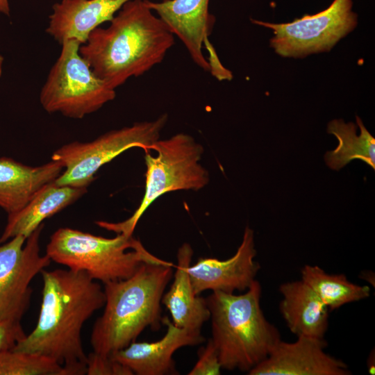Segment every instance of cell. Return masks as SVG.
Masks as SVG:
<instances>
[{
    "label": "cell",
    "instance_id": "d6986e66",
    "mask_svg": "<svg viewBox=\"0 0 375 375\" xmlns=\"http://www.w3.org/2000/svg\"><path fill=\"white\" fill-rule=\"evenodd\" d=\"M87 192L85 188L46 185L19 212L8 215L0 244L21 235L27 238L44 220L71 205Z\"/></svg>",
    "mask_w": 375,
    "mask_h": 375
},
{
    "label": "cell",
    "instance_id": "2e32d148",
    "mask_svg": "<svg viewBox=\"0 0 375 375\" xmlns=\"http://www.w3.org/2000/svg\"><path fill=\"white\" fill-rule=\"evenodd\" d=\"M63 166L51 160L40 166H29L14 159L0 158V208L8 215L22 210L46 185L54 181Z\"/></svg>",
    "mask_w": 375,
    "mask_h": 375
},
{
    "label": "cell",
    "instance_id": "484cf974",
    "mask_svg": "<svg viewBox=\"0 0 375 375\" xmlns=\"http://www.w3.org/2000/svg\"><path fill=\"white\" fill-rule=\"evenodd\" d=\"M0 13L10 15V6L8 0H0Z\"/></svg>",
    "mask_w": 375,
    "mask_h": 375
},
{
    "label": "cell",
    "instance_id": "3957f363",
    "mask_svg": "<svg viewBox=\"0 0 375 375\" xmlns=\"http://www.w3.org/2000/svg\"><path fill=\"white\" fill-rule=\"evenodd\" d=\"M173 267L169 261L144 262L129 278L104 284V310L90 335L94 352L110 356L135 342L147 327L160 328L161 299Z\"/></svg>",
    "mask_w": 375,
    "mask_h": 375
},
{
    "label": "cell",
    "instance_id": "ffe728a7",
    "mask_svg": "<svg viewBox=\"0 0 375 375\" xmlns=\"http://www.w3.org/2000/svg\"><path fill=\"white\" fill-rule=\"evenodd\" d=\"M356 122L360 128L359 135L356 133V126L352 122L333 119L328 123V133L338 140L335 149L326 152L324 156L330 168L339 170L351 160L359 159L375 169V139L358 116Z\"/></svg>",
    "mask_w": 375,
    "mask_h": 375
},
{
    "label": "cell",
    "instance_id": "6da1fadb",
    "mask_svg": "<svg viewBox=\"0 0 375 375\" xmlns=\"http://www.w3.org/2000/svg\"><path fill=\"white\" fill-rule=\"evenodd\" d=\"M41 274L42 298L37 324L12 350L49 357L69 375L85 374L88 356L81 331L85 322L104 306V290L83 272L57 269H43Z\"/></svg>",
    "mask_w": 375,
    "mask_h": 375
},
{
    "label": "cell",
    "instance_id": "e0dca14e",
    "mask_svg": "<svg viewBox=\"0 0 375 375\" xmlns=\"http://www.w3.org/2000/svg\"><path fill=\"white\" fill-rule=\"evenodd\" d=\"M280 312L290 331L298 336L324 339L328 326V309L301 279L282 283Z\"/></svg>",
    "mask_w": 375,
    "mask_h": 375
},
{
    "label": "cell",
    "instance_id": "7a4b0ae2",
    "mask_svg": "<svg viewBox=\"0 0 375 375\" xmlns=\"http://www.w3.org/2000/svg\"><path fill=\"white\" fill-rule=\"evenodd\" d=\"M109 22L90 33L79 53L115 90L160 64L174 44V35L145 0H128Z\"/></svg>",
    "mask_w": 375,
    "mask_h": 375
},
{
    "label": "cell",
    "instance_id": "cb8c5ba5",
    "mask_svg": "<svg viewBox=\"0 0 375 375\" xmlns=\"http://www.w3.org/2000/svg\"><path fill=\"white\" fill-rule=\"evenodd\" d=\"M222 369L217 350L210 338L198 351V360L188 375H219Z\"/></svg>",
    "mask_w": 375,
    "mask_h": 375
},
{
    "label": "cell",
    "instance_id": "5bb4252c",
    "mask_svg": "<svg viewBox=\"0 0 375 375\" xmlns=\"http://www.w3.org/2000/svg\"><path fill=\"white\" fill-rule=\"evenodd\" d=\"M167 326L165 335L153 342L131 343L110 356L128 367L137 375L178 374L174 353L181 347L195 346L205 340L201 331H192L176 326L167 316L162 318Z\"/></svg>",
    "mask_w": 375,
    "mask_h": 375
},
{
    "label": "cell",
    "instance_id": "4316f807",
    "mask_svg": "<svg viewBox=\"0 0 375 375\" xmlns=\"http://www.w3.org/2000/svg\"><path fill=\"white\" fill-rule=\"evenodd\" d=\"M374 351L373 352L372 355V351L371 354L369 355L368 359H367V367H368V371L370 374H374L375 372V365H374Z\"/></svg>",
    "mask_w": 375,
    "mask_h": 375
},
{
    "label": "cell",
    "instance_id": "8992f818",
    "mask_svg": "<svg viewBox=\"0 0 375 375\" xmlns=\"http://www.w3.org/2000/svg\"><path fill=\"white\" fill-rule=\"evenodd\" d=\"M149 150L144 151L145 190L140 206L123 222H96L101 228L132 235L140 217L158 198L176 190L198 191L208 183V172L200 162L203 147L190 135L179 133L159 139Z\"/></svg>",
    "mask_w": 375,
    "mask_h": 375
},
{
    "label": "cell",
    "instance_id": "30bf717a",
    "mask_svg": "<svg viewBox=\"0 0 375 375\" xmlns=\"http://www.w3.org/2000/svg\"><path fill=\"white\" fill-rule=\"evenodd\" d=\"M42 223L27 238L19 235L0 244V321L21 322L32 295L30 283L51 260L40 254Z\"/></svg>",
    "mask_w": 375,
    "mask_h": 375
},
{
    "label": "cell",
    "instance_id": "ac0fdd59",
    "mask_svg": "<svg viewBox=\"0 0 375 375\" xmlns=\"http://www.w3.org/2000/svg\"><path fill=\"white\" fill-rule=\"evenodd\" d=\"M193 249L188 243L178 249L177 265L169 290L163 294L161 303L169 310L172 323L177 327L201 331L210 319V313L206 299L194 292L188 274Z\"/></svg>",
    "mask_w": 375,
    "mask_h": 375
},
{
    "label": "cell",
    "instance_id": "ba28073f",
    "mask_svg": "<svg viewBox=\"0 0 375 375\" xmlns=\"http://www.w3.org/2000/svg\"><path fill=\"white\" fill-rule=\"evenodd\" d=\"M167 122V115L163 114L154 120L108 131L90 142L74 141L62 145L51 156V160L60 162L64 169L54 182L87 188L97 171L124 151L134 147L150 151Z\"/></svg>",
    "mask_w": 375,
    "mask_h": 375
},
{
    "label": "cell",
    "instance_id": "d4e9b609",
    "mask_svg": "<svg viewBox=\"0 0 375 375\" xmlns=\"http://www.w3.org/2000/svg\"><path fill=\"white\" fill-rule=\"evenodd\" d=\"M26 335L21 322L0 321V351L12 349Z\"/></svg>",
    "mask_w": 375,
    "mask_h": 375
},
{
    "label": "cell",
    "instance_id": "7c38bea8",
    "mask_svg": "<svg viewBox=\"0 0 375 375\" xmlns=\"http://www.w3.org/2000/svg\"><path fill=\"white\" fill-rule=\"evenodd\" d=\"M324 339L298 336L294 342L281 340L249 375H349L348 366L324 351Z\"/></svg>",
    "mask_w": 375,
    "mask_h": 375
},
{
    "label": "cell",
    "instance_id": "44dd1931",
    "mask_svg": "<svg viewBox=\"0 0 375 375\" xmlns=\"http://www.w3.org/2000/svg\"><path fill=\"white\" fill-rule=\"evenodd\" d=\"M301 274V280L317 294L329 311L370 295L369 286L350 282L343 274H328L317 265H304Z\"/></svg>",
    "mask_w": 375,
    "mask_h": 375
},
{
    "label": "cell",
    "instance_id": "603a6c76",
    "mask_svg": "<svg viewBox=\"0 0 375 375\" xmlns=\"http://www.w3.org/2000/svg\"><path fill=\"white\" fill-rule=\"evenodd\" d=\"M88 375H133V372L126 366L113 360L110 356L95 352L87 356Z\"/></svg>",
    "mask_w": 375,
    "mask_h": 375
},
{
    "label": "cell",
    "instance_id": "9c48e42d",
    "mask_svg": "<svg viewBox=\"0 0 375 375\" xmlns=\"http://www.w3.org/2000/svg\"><path fill=\"white\" fill-rule=\"evenodd\" d=\"M352 0H333L324 10L306 14L291 22L275 24L251 19L252 23L273 31L270 46L284 58H303L329 51L358 24Z\"/></svg>",
    "mask_w": 375,
    "mask_h": 375
},
{
    "label": "cell",
    "instance_id": "277c9868",
    "mask_svg": "<svg viewBox=\"0 0 375 375\" xmlns=\"http://www.w3.org/2000/svg\"><path fill=\"white\" fill-rule=\"evenodd\" d=\"M262 288L254 280L244 294L214 291L206 298L212 340L222 369L249 372L281 340L260 307Z\"/></svg>",
    "mask_w": 375,
    "mask_h": 375
},
{
    "label": "cell",
    "instance_id": "5b68a950",
    "mask_svg": "<svg viewBox=\"0 0 375 375\" xmlns=\"http://www.w3.org/2000/svg\"><path fill=\"white\" fill-rule=\"evenodd\" d=\"M46 255L51 261L83 272L103 284L129 278L144 262H167L149 253L133 235L118 233L106 238L67 227L52 234Z\"/></svg>",
    "mask_w": 375,
    "mask_h": 375
},
{
    "label": "cell",
    "instance_id": "4fadbf2b",
    "mask_svg": "<svg viewBox=\"0 0 375 375\" xmlns=\"http://www.w3.org/2000/svg\"><path fill=\"white\" fill-rule=\"evenodd\" d=\"M253 231L246 227L242 241L235 253L230 258L220 260L212 258H200L188 267L191 284L196 295L206 290L233 293L247 290L260 269L254 260Z\"/></svg>",
    "mask_w": 375,
    "mask_h": 375
},
{
    "label": "cell",
    "instance_id": "7402d4cb",
    "mask_svg": "<svg viewBox=\"0 0 375 375\" xmlns=\"http://www.w3.org/2000/svg\"><path fill=\"white\" fill-rule=\"evenodd\" d=\"M0 375H69L55 360L36 353L0 351Z\"/></svg>",
    "mask_w": 375,
    "mask_h": 375
},
{
    "label": "cell",
    "instance_id": "52a82bcc",
    "mask_svg": "<svg viewBox=\"0 0 375 375\" xmlns=\"http://www.w3.org/2000/svg\"><path fill=\"white\" fill-rule=\"evenodd\" d=\"M59 57L40 91V101L49 113L82 119L116 97L115 90L98 77L81 56V44L65 40Z\"/></svg>",
    "mask_w": 375,
    "mask_h": 375
},
{
    "label": "cell",
    "instance_id": "8fae6325",
    "mask_svg": "<svg viewBox=\"0 0 375 375\" xmlns=\"http://www.w3.org/2000/svg\"><path fill=\"white\" fill-rule=\"evenodd\" d=\"M210 1L163 0L155 2L145 0L148 7L183 42L195 64L204 71H210V65L202 51L203 45L210 53V60L218 58L208 42L215 22V17L209 12Z\"/></svg>",
    "mask_w": 375,
    "mask_h": 375
},
{
    "label": "cell",
    "instance_id": "9a60e30c",
    "mask_svg": "<svg viewBox=\"0 0 375 375\" xmlns=\"http://www.w3.org/2000/svg\"><path fill=\"white\" fill-rule=\"evenodd\" d=\"M128 0H61L52 7L46 32L59 44L74 39L85 43L90 33L110 22Z\"/></svg>",
    "mask_w": 375,
    "mask_h": 375
},
{
    "label": "cell",
    "instance_id": "83f0119b",
    "mask_svg": "<svg viewBox=\"0 0 375 375\" xmlns=\"http://www.w3.org/2000/svg\"><path fill=\"white\" fill-rule=\"evenodd\" d=\"M3 60H4V58L2 56V55L0 53V78H1V74H2Z\"/></svg>",
    "mask_w": 375,
    "mask_h": 375
}]
</instances>
